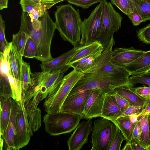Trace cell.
<instances>
[{
    "label": "cell",
    "mask_w": 150,
    "mask_h": 150,
    "mask_svg": "<svg viewBox=\"0 0 150 150\" xmlns=\"http://www.w3.org/2000/svg\"><path fill=\"white\" fill-rule=\"evenodd\" d=\"M0 136L5 130L10 119L12 99L10 97H0Z\"/></svg>",
    "instance_id": "obj_25"
},
{
    "label": "cell",
    "mask_w": 150,
    "mask_h": 150,
    "mask_svg": "<svg viewBox=\"0 0 150 150\" xmlns=\"http://www.w3.org/2000/svg\"><path fill=\"white\" fill-rule=\"evenodd\" d=\"M114 122L123 133L126 142L131 143L132 139L133 132L136 123H133L131 122L129 116L120 117Z\"/></svg>",
    "instance_id": "obj_27"
},
{
    "label": "cell",
    "mask_w": 150,
    "mask_h": 150,
    "mask_svg": "<svg viewBox=\"0 0 150 150\" xmlns=\"http://www.w3.org/2000/svg\"><path fill=\"white\" fill-rule=\"evenodd\" d=\"M32 1L37 3H39L41 2V0H31Z\"/></svg>",
    "instance_id": "obj_52"
},
{
    "label": "cell",
    "mask_w": 150,
    "mask_h": 150,
    "mask_svg": "<svg viewBox=\"0 0 150 150\" xmlns=\"http://www.w3.org/2000/svg\"><path fill=\"white\" fill-rule=\"evenodd\" d=\"M129 86L133 87L137 84H145L150 87V71L144 74L132 76L129 78Z\"/></svg>",
    "instance_id": "obj_33"
},
{
    "label": "cell",
    "mask_w": 150,
    "mask_h": 150,
    "mask_svg": "<svg viewBox=\"0 0 150 150\" xmlns=\"http://www.w3.org/2000/svg\"><path fill=\"white\" fill-rule=\"evenodd\" d=\"M0 55V97L12 98V91L8 75L10 65L5 50L4 52L1 51Z\"/></svg>",
    "instance_id": "obj_19"
},
{
    "label": "cell",
    "mask_w": 150,
    "mask_h": 150,
    "mask_svg": "<svg viewBox=\"0 0 150 150\" xmlns=\"http://www.w3.org/2000/svg\"><path fill=\"white\" fill-rule=\"evenodd\" d=\"M84 73L75 69L63 78L60 83L45 98L43 104L47 113H54L61 111L65 99Z\"/></svg>",
    "instance_id": "obj_4"
},
{
    "label": "cell",
    "mask_w": 150,
    "mask_h": 150,
    "mask_svg": "<svg viewBox=\"0 0 150 150\" xmlns=\"http://www.w3.org/2000/svg\"><path fill=\"white\" fill-rule=\"evenodd\" d=\"M83 117L79 115L61 111L54 113H47L43 121L46 132L57 136L69 133L76 128Z\"/></svg>",
    "instance_id": "obj_5"
},
{
    "label": "cell",
    "mask_w": 150,
    "mask_h": 150,
    "mask_svg": "<svg viewBox=\"0 0 150 150\" xmlns=\"http://www.w3.org/2000/svg\"><path fill=\"white\" fill-rule=\"evenodd\" d=\"M134 8L142 17L143 22L150 20V4L142 0H132Z\"/></svg>",
    "instance_id": "obj_29"
},
{
    "label": "cell",
    "mask_w": 150,
    "mask_h": 150,
    "mask_svg": "<svg viewBox=\"0 0 150 150\" xmlns=\"http://www.w3.org/2000/svg\"><path fill=\"white\" fill-rule=\"evenodd\" d=\"M129 76L128 72L84 74L75 85L68 95L95 88L101 89L106 93H109L117 87L125 85L129 86Z\"/></svg>",
    "instance_id": "obj_2"
},
{
    "label": "cell",
    "mask_w": 150,
    "mask_h": 150,
    "mask_svg": "<svg viewBox=\"0 0 150 150\" xmlns=\"http://www.w3.org/2000/svg\"><path fill=\"white\" fill-rule=\"evenodd\" d=\"M111 3L128 16L132 12L134 6L132 0H110Z\"/></svg>",
    "instance_id": "obj_32"
},
{
    "label": "cell",
    "mask_w": 150,
    "mask_h": 150,
    "mask_svg": "<svg viewBox=\"0 0 150 150\" xmlns=\"http://www.w3.org/2000/svg\"><path fill=\"white\" fill-rule=\"evenodd\" d=\"M104 0H67L69 4L83 9L89 8L94 4L102 2Z\"/></svg>",
    "instance_id": "obj_37"
},
{
    "label": "cell",
    "mask_w": 150,
    "mask_h": 150,
    "mask_svg": "<svg viewBox=\"0 0 150 150\" xmlns=\"http://www.w3.org/2000/svg\"><path fill=\"white\" fill-rule=\"evenodd\" d=\"M21 21L27 27L29 36L36 45L37 53L35 58L42 62L53 59L51 44L56 29L48 11L38 20L31 18L27 13L22 11Z\"/></svg>",
    "instance_id": "obj_1"
},
{
    "label": "cell",
    "mask_w": 150,
    "mask_h": 150,
    "mask_svg": "<svg viewBox=\"0 0 150 150\" xmlns=\"http://www.w3.org/2000/svg\"><path fill=\"white\" fill-rule=\"evenodd\" d=\"M24 93H22L21 100L18 101V107L16 117V133L14 137L15 150H18L26 146L29 143L33 131L29 124L24 102Z\"/></svg>",
    "instance_id": "obj_10"
},
{
    "label": "cell",
    "mask_w": 150,
    "mask_h": 150,
    "mask_svg": "<svg viewBox=\"0 0 150 150\" xmlns=\"http://www.w3.org/2000/svg\"><path fill=\"white\" fill-rule=\"evenodd\" d=\"M142 132V130L141 125L139 121L138 120L136 123L134 130L132 139L136 140L142 147L141 140Z\"/></svg>",
    "instance_id": "obj_42"
},
{
    "label": "cell",
    "mask_w": 150,
    "mask_h": 150,
    "mask_svg": "<svg viewBox=\"0 0 150 150\" xmlns=\"http://www.w3.org/2000/svg\"><path fill=\"white\" fill-rule=\"evenodd\" d=\"M91 90L68 95L62 105L61 111L79 115L83 118L85 105Z\"/></svg>",
    "instance_id": "obj_15"
},
{
    "label": "cell",
    "mask_w": 150,
    "mask_h": 150,
    "mask_svg": "<svg viewBox=\"0 0 150 150\" xmlns=\"http://www.w3.org/2000/svg\"><path fill=\"white\" fill-rule=\"evenodd\" d=\"M38 3L31 0H20L19 2L22 11L27 12L29 14L33 12Z\"/></svg>",
    "instance_id": "obj_39"
},
{
    "label": "cell",
    "mask_w": 150,
    "mask_h": 150,
    "mask_svg": "<svg viewBox=\"0 0 150 150\" xmlns=\"http://www.w3.org/2000/svg\"><path fill=\"white\" fill-rule=\"evenodd\" d=\"M108 93L112 95L115 98L118 105L124 110L129 106L127 101L114 91Z\"/></svg>",
    "instance_id": "obj_41"
},
{
    "label": "cell",
    "mask_w": 150,
    "mask_h": 150,
    "mask_svg": "<svg viewBox=\"0 0 150 150\" xmlns=\"http://www.w3.org/2000/svg\"><path fill=\"white\" fill-rule=\"evenodd\" d=\"M37 53L36 45L30 36L25 46L23 56L28 58H35Z\"/></svg>",
    "instance_id": "obj_35"
},
{
    "label": "cell",
    "mask_w": 150,
    "mask_h": 150,
    "mask_svg": "<svg viewBox=\"0 0 150 150\" xmlns=\"http://www.w3.org/2000/svg\"><path fill=\"white\" fill-rule=\"evenodd\" d=\"M18 107V101L13 99L8 123L3 135L0 136L4 141L5 150H15L14 137L16 133V120Z\"/></svg>",
    "instance_id": "obj_17"
},
{
    "label": "cell",
    "mask_w": 150,
    "mask_h": 150,
    "mask_svg": "<svg viewBox=\"0 0 150 150\" xmlns=\"http://www.w3.org/2000/svg\"><path fill=\"white\" fill-rule=\"evenodd\" d=\"M8 0H0V9L2 10L8 8Z\"/></svg>",
    "instance_id": "obj_49"
},
{
    "label": "cell",
    "mask_w": 150,
    "mask_h": 150,
    "mask_svg": "<svg viewBox=\"0 0 150 150\" xmlns=\"http://www.w3.org/2000/svg\"><path fill=\"white\" fill-rule=\"evenodd\" d=\"M29 37V34L19 30L12 35L11 42L15 45L19 53L23 56L26 44Z\"/></svg>",
    "instance_id": "obj_30"
},
{
    "label": "cell",
    "mask_w": 150,
    "mask_h": 150,
    "mask_svg": "<svg viewBox=\"0 0 150 150\" xmlns=\"http://www.w3.org/2000/svg\"><path fill=\"white\" fill-rule=\"evenodd\" d=\"M5 23L1 15L0 14V41L1 51L4 52L8 42L5 36Z\"/></svg>",
    "instance_id": "obj_38"
},
{
    "label": "cell",
    "mask_w": 150,
    "mask_h": 150,
    "mask_svg": "<svg viewBox=\"0 0 150 150\" xmlns=\"http://www.w3.org/2000/svg\"><path fill=\"white\" fill-rule=\"evenodd\" d=\"M103 16L99 34L97 41L105 48L112 36L121 27L122 18L116 11L112 4L106 0L102 2Z\"/></svg>",
    "instance_id": "obj_7"
},
{
    "label": "cell",
    "mask_w": 150,
    "mask_h": 150,
    "mask_svg": "<svg viewBox=\"0 0 150 150\" xmlns=\"http://www.w3.org/2000/svg\"><path fill=\"white\" fill-rule=\"evenodd\" d=\"M122 150H132V148L131 143L126 142V144L122 149Z\"/></svg>",
    "instance_id": "obj_50"
},
{
    "label": "cell",
    "mask_w": 150,
    "mask_h": 150,
    "mask_svg": "<svg viewBox=\"0 0 150 150\" xmlns=\"http://www.w3.org/2000/svg\"><path fill=\"white\" fill-rule=\"evenodd\" d=\"M142 130L141 140L142 145L145 150L149 146V137L148 115H139L138 117Z\"/></svg>",
    "instance_id": "obj_31"
},
{
    "label": "cell",
    "mask_w": 150,
    "mask_h": 150,
    "mask_svg": "<svg viewBox=\"0 0 150 150\" xmlns=\"http://www.w3.org/2000/svg\"><path fill=\"white\" fill-rule=\"evenodd\" d=\"M132 150H144L145 149L141 146L136 140L132 139L131 142Z\"/></svg>",
    "instance_id": "obj_47"
},
{
    "label": "cell",
    "mask_w": 150,
    "mask_h": 150,
    "mask_svg": "<svg viewBox=\"0 0 150 150\" xmlns=\"http://www.w3.org/2000/svg\"><path fill=\"white\" fill-rule=\"evenodd\" d=\"M79 46H74L71 50L50 60L43 62L40 65L42 71L56 69L67 66L71 57L76 52Z\"/></svg>",
    "instance_id": "obj_23"
},
{
    "label": "cell",
    "mask_w": 150,
    "mask_h": 150,
    "mask_svg": "<svg viewBox=\"0 0 150 150\" xmlns=\"http://www.w3.org/2000/svg\"><path fill=\"white\" fill-rule=\"evenodd\" d=\"M145 51L137 50L133 47L117 48L113 51L112 62L115 64L125 67L128 64L143 54Z\"/></svg>",
    "instance_id": "obj_18"
},
{
    "label": "cell",
    "mask_w": 150,
    "mask_h": 150,
    "mask_svg": "<svg viewBox=\"0 0 150 150\" xmlns=\"http://www.w3.org/2000/svg\"><path fill=\"white\" fill-rule=\"evenodd\" d=\"M126 69L130 76L144 74L150 71V50L145 51L142 55L127 65Z\"/></svg>",
    "instance_id": "obj_21"
},
{
    "label": "cell",
    "mask_w": 150,
    "mask_h": 150,
    "mask_svg": "<svg viewBox=\"0 0 150 150\" xmlns=\"http://www.w3.org/2000/svg\"><path fill=\"white\" fill-rule=\"evenodd\" d=\"M149 100H150V95H149Z\"/></svg>",
    "instance_id": "obj_55"
},
{
    "label": "cell",
    "mask_w": 150,
    "mask_h": 150,
    "mask_svg": "<svg viewBox=\"0 0 150 150\" xmlns=\"http://www.w3.org/2000/svg\"><path fill=\"white\" fill-rule=\"evenodd\" d=\"M133 88L125 85L116 88L114 91L126 100L129 106L144 107L146 100L135 93Z\"/></svg>",
    "instance_id": "obj_22"
},
{
    "label": "cell",
    "mask_w": 150,
    "mask_h": 150,
    "mask_svg": "<svg viewBox=\"0 0 150 150\" xmlns=\"http://www.w3.org/2000/svg\"><path fill=\"white\" fill-rule=\"evenodd\" d=\"M12 74L16 81L22 85V64L23 56L11 42H8L5 50Z\"/></svg>",
    "instance_id": "obj_16"
},
{
    "label": "cell",
    "mask_w": 150,
    "mask_h": 150,
    "mask_svg": "<svg viewBox=\"0 0 150 150\" xmlns=\"http://www.w3.org/2000/svg\"><path fill=\"white\" fill-rule=\"evenodd\" d=\"M104 49L102 45L97 41L82 46H79L76 52L71 57L67 65L92 54Z\"/></svg>",
    "instance_id": "obj_24"
},
{
    "label": "cell",
    "mask_w": 150,
    "mask_h": 150,
    "mask_svg": "<svg viewBox=\"0 0 150 150\" xmlns=\"http://www.w3.org/2000/svg\"><path fill=\"white\" fill-rule=\"evenodd\" d=\"M125 138L122 132L117 126L116 130L112 138L108 150H120Z\"/></svg>",
    "instance_id": "obj_34"
},
{
    "label": "cell",
    "mask_w": 150,
    "mask_h": 150,
    "mask_svg": "<svg viewBox=\"0 0 150 150\" xmlns=\"http://www.w3.org/2000/svg\"><path fill=\"white\" fill-rule=\"evenodd\" d=\"M124 111L118 105L113 96L106 93L101 117L106 118L114 122L121 117Z\"/></svg>",
    "instance_id": "obj_20"
},
{
    "label": "cell",
    "mask_w": 150,
    "mask_h": 150,
    "mask_svg": "<svg viewBox=\"0 0 150 150\" xmlns=\"http://www.w3.org/2000/svg\"><path fill=\"white\" fill-rule=\"evenodd\" d=\"M134 26H137L143 22L142 19L134 7L133 11L128 16Z\"/></svg>",
    "instance_id": "obj_43"
},
{
    "label": "cell",
    "mask_w": 150,
    "mask_h": 150,
    "mask_svg": "<svg viewBox=\"0 0 150 150\" xmlns=\"http://www.w3.org/2000/svg\"><path fill=\"white\" fill-rule=\"evenodd\" d=\"M92 121L89 119L79 123L68 139L67 144L69 150H79L87 143L88 136L92 130Z\"/></svg>",
    "instance_id": "obj_14"
},
{
    "label": "cell",
    "mask_w": 150,
    "mask_h": 150,
    "mask_svg": "<svg viewBox=\"0 0 150 150\" xmlns=\"http://www.w3.org/2000/svg\"><path fill=\"white\" fill-rule=\"evenodd\" d=\"M66 0H41V2L44 4L47 9H49L55 4Z\"/></svg>",
    "instance_id": "obj_45"
},
{
    "label": "cell",
    "mask_w": 150,
    "mask_h": 150,
    "mask_svg": "<svg viewBox=\"0 0 150 150\" xmlns=\"http://www.w3.org/2000/svg\"><path fill=\"white\" fill-rule=\"evenodd\" d=\"M146 150H150V146L147 148L146 149Z\"/></svg>",
    "instance_id": "obj_54"
},
{
    "label": "cell",
    "mask_w": 150,
    "mask_h": 150,
    "mask_svg": "<svg viewBox=\"0 0 150 150\" xmlns=\"http://www.w3.org/2000/svg\"><path fill=\"white\" fill-rule=\"evenodd\" d=\"M104 49H101L92 54L67 65V66L84 73L100 57Z\"/></svg>",
    "instance_id": "obj_26"
},
{
    "label": "cell",
    "mask_w": 150,
    "mask_h": 150,
    "mask_svg": "<svg viewBox=\"0 0 150 150\" xmlns=\"http://www.w3.org/2000/svg\"><path fill=\"white\" fill-rule=\"evenodd\" d=\"M31 73L29 64L23 60L22 64V92L24 93L31 87Z\"/></svg>",
    "instance_id": "obj_28"
},
{
    "label": "cell",
    "mask_w": 150,
    "mask_h": 150,
    "mask_svg": "<svg viewBox=\"0 0 150 150\" xmlns=\"http://www.w3.org/2000/svg\"><path fill=\"white\" fill-rule=\"evenodd\" d=\"M56 7L54 12L56 29L63 40L77 46L81 40L82 22L79 10L69 4Z\"/></svg>",
    "instance_id": "obj_3"
},
{
    "label": "cell",
    "mask_w": 150,
    "mask_h": 150,
    "mask_svg": "<svg viewBox=\"0 0 150 150\" xmlns=\"http://www.w3.org/2000/svg\"><path fill=\"white\" fill-rule=\"evenodd\" d=\"M117 126L112 121L100 117L94 122L91 150H108Z\"/></svg>",
    "instance_id": "obj_8"
},
{
    "label": "cell",
    "mask_w": 150,
    "mask_h": 150,
    "mask_svg": "<svg viewBox=\"0 0 150 150\" xmlns=\"http://www.w3.org/2000/svg\"><path fill=\"white\" fill-rule=\"evenodd\" d=\"M24 94V105L28 122L32 130L35 132L41 126V110L37 107L42 100V96L40 93L28 92Z\"/></svg>",
    "instance_id": "obj_12"
},
{
    "label": "cell",
    "mask_w": 150,
    "mask_h": 150,
    "mask_svg": "<svg viewBox=\"0 0 150 150\" xmlns=\"http://www.w3.org/2000/svg\"><path fill=\"white\" fill-rule=\"evenodd\" d=\"M142 0L146 1L148 3H149V4H150V0Z\"/></svg>",
    "instance_id": "obj_53"
},
{
    "label": "cell",
    "mask_w": 150,
    "mask_h": 150,
    "mask_svg": "<svg viewBox=\"0 0 150 150\" xmlns=\"http://www.w3.org/2000/svg\"><path fill=\"white\" fill-rule=\"evenodd\" d=\"M148 121L149 127V147L150 146V115H148Z\"/></svg>",
    "instance_id": "obj_51"
},
{
    "label": "cell",
    "mask_w": 150,
    "mask_h": 150,
    "mask_svg": "<svg viewBox=\"0 0 150 150\" xmlns=\"http://www.w3.org/2000/svg\"><path fill=\"white\" fill-rule=\"evenodd\" d=\"M70 68L67 65L56 69L32 73L31 86L25 93H40L43 100L59 85L64 74Z\"/></svg>",
    "instance_id": "obj_6"
},
{
    "label": "cell",
    "mask_w": 150,
    "mask_h": 150,
    "mask_svg": "<svg viewBox=\"0 0 150 150\" xmlns=\"http://www.w3.org/2000/svg\"><path fill=\"white\" fill-rule=\"evenodd\" d=\"M140 115V112L138 113L132 114L129 116V117L131 122L136 124L138 121V117Z\"/></svg>",
    "instance_id": "obj_48"
},
{
    "label": "cell",
    "mask_w": 150,
    "mask_h": 150,
    "mask_svg": "<svg viewBox=\"0 0 150 150\" xmlns=\"http://www.w3.org/2000/svg\"><path fill=\"white\" fill-rule=\"evenodd\" d=\"M103 13L102 2L100 3L87 18L82 21L81 38L79 46L97 41L100 29Z\"/></svg>",
    "instance_id": "obj_9"
},
{
    "label": "cell",
    "mask_w": 150,
    "mask_h": 150,
    "mask_svg": "<svg viewBox=\"0 0 150 150\" xmlns=\"http://www.w3.org/2000/svg\"><path fill=\"white\" fill-rule=\"evenodd\" d=\"M133 88L134 91L138 95L145 99L146 100H149L150 93V87L144 86Z\"/></svg>",
    "instance_id": "obj_40"
},
{
    "label": "cell",
    "mask_w": 150,
    "mask_h": 150,
    "mask_svg": "<svg viewBox=\"0 0 150 150\" xmlns=\"http://www.w3.org/2000/svg\"><path fill=\"white\" fill-rule=\"evenodd\" d=\"M140 115H150V100H149L146 101L144 106L140 112Z\"/></svg>",
    "instance_id": "obj_46"
},
{
    "label": "cell",
    "mask_w": 150,
    "mask_h": 150,
    "mask_svg": "<svg viewBox=\"0 0 150 150\" xmlns=\"http://www.w3.org/2000/svg\"><path fill=\"white\" fill-rule=\"evenodd\" d=\"M143 108L135 106H129L123 112L120 117L129 116L132 114L139 113Z\"/></svg>",
    "instance_id": "obj_44"
},
{
    "label": "cell",
    "mask_w": 150,
    "mask_h": 150,
    "mask_svg": "<svg viewBox=\"0 0 150 150\" xmlns=\"http://www.w3.org/2000/svg\"><path fill=\"white\" fill-rule=\"evenodd\" d=\"M115 43L112 36L108 45L104 48L101 55L84 74L93 72L113 73L128 72L125 67L115 64L112 61V49Z\"/></svg>",
    "instance_id": "obj_11"
},
{
    "label": "cell",
    "mask_w": 150,
    "mask_h": 150,
    "mask_svg": "<svg viewBox=\"0 0 150 150\" xmlns=\"http://www.w3.org/2000/svg\"><path fill=\"white\" fill-rule=\"evenodd\" d=\"M106 94V93L101 89L91 90L85 105L83 119L89 120L101 117Z\"/></svg>",
    "instance_id": "obj_13"
},
{
    "label": "cell",
    "mask_w": 150,
    "mask_h": 150,
    "mask_svg": "<svg viewBox=\"0 0 150 150\" xmlns=\"http://www.w3.org/2000/svg\"><path fill=\"white\" fill-rule=\"evenodd\" d=\"M137 37L141 41L150 44V23L140 29L137 32Z\"/></svg>",
    "instance_id": "obj_36"
}]
</instances>
